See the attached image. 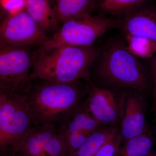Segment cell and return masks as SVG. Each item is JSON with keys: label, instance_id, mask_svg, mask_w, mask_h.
I'll return each mask as SVG.
<instances>
[{"label": "cell", "instance_id": "2e32d148", "mask_svg": "<svg viewBox=\"0 0 156 156\" xmlns=\"http://www.w3.org/2000/svg\"><path fill=\"white\" fill-rule=\"evenodd\" d=\"M154 140L148 128L144 133L125 141L120 147L117 156H147L151 153Z\"/></svg>", "mask_w": 156, "mask_h": 156}, {"label": "cell", "instance_id": "ba28073f", "mask_svg": "<svg viewBox=\"0 0 156 156\" xmlns=\"http://www.w3.org/2000/svg\"><path fill=\"white\" fill-rule=\"evenodd\" d=\"M117 28L125 37L142 38L156 48V8L147 4L118 17Z\"/></svg>", "mask_w": 156, "mask_h": 156}, {"label": "cell", "instance_id": "7402d4cb", "mask_svg": "<svg viewBox=\"0 0 156 156\" xmlns=\"http://www.w3.org/2000/svg\"><path fill=\"white\" fill-rule=\"evenodd\" d=\"M151 71L153 79L152 109L156 108V53L151 64Z\"/></svg>", "mask_w": 156, "mask_h": 156}, {"label": "cell", "instance_id": "7a4b0ae2", "mask_svg": "<svg viewBox=\"0 0 156 156\" xmlns=\"http://www.w3.org/2000/svg\"><path fill=\"white\" fill-rule=\"evenodd\" d=\"M95 76L103 83L144 94L149 88L148 76L139 57L120 39H112L98 52Z\"/></svg>", "mask_w": 156, "mask_h": 156}, {"label": "cell", "instance_id": "5bb4252c", "mask_svg": "<svg viewBox=\"0 0 156 156\" xmlns=\"http://www.w3.org/2000/svg\"><path fill=\"white\" fill-rule=\"evenodd\" d=\"M101 126L89 112L86 98L76 111L69 122L64 127L58 129V131L62 134L82 131L92 134Z\"/></svg>", "mask_w": 156, "mask_h": 156}, {"label": "cell", "instance_id": "3957f363", "mask_svg": "<svg viewBox=\"0 0 156 156\" xmlns=\"http://www.w3.org/2000/svg\"><path fill=\"white\" fill-rule=\"evenodd\" d=\"M98 51L93 45L62 46L47 53H34L31 80L58 82L86 80L91 83L90 73Z\"/></svg>", "mask_w": 156, "mask_h": 156}, {"label": "cell", "instance_id": "8fae6325", "mask_svg": "<svg viewBox=\"0 0 156 156\" xmlns=\"http://www.w3.org/2000/svg\"><path fill=\"white\" fill-rule=\"evenodd\" d=\"M30 130L36 136L46 156H67L66 147L58 129L51 125H33Z\"/></svg>", "mask_w": 156, "mask_h": 156}, {"label": "cell", "instance_id": "6da1fadb", "mask_svg": "<svg viewBox=\"0 0 156 156\" xmlns=\"http://www.w3.org/2000/svg\"><path fill=\"white\" fill-rule=\"evenodd\" d=\"M32 80L22 94L29 108L33 125H51L59 129L69 122L87 98L91 83Z\"/></svg>", "mask_w": 156, "mask_h": 156}, {"label": "cell", "instance_id": "4fadbf2b", "mask_svg": "<svg viewBox=\"0 0 156 156\" xmlns=\"http://www.w3.org/2000/svg\"><path fill=\"white\" fill-rule=\"evenodd\" d=\"M98 0H54L59 23L73 18L91 14L96 9Z\"/></svg>", "mask_w": 156, "mask_h": 156}, {"label": "cell", "instance_id": "9a60e30c", "mask_svg": "<svg viewBox=\"0 0 156 156\" xmlns=\"http://www.w3.org/2000/svg\"><path fill=\"white\" fill-rule=\"evenodd\" d=\"M119 132V130L115 125L101 126L89 136L75 156H94Z\"/></svg>", "mask_w": 156, "mask_h": 156}, {"label": "cell", "instance_id": "e0dca14e", "mask_svg": "<svg viewBox=\"0 0 156 156\" xmlns=\"http://www.w3.org/2000/svg\"><path fill=\"white\" fill-rule=\"evenodd\" d=\"M149 0H98L96 8L101 15L119 17L147 4Z\"/></svg>", "mask_w": 156, "mask_h": 156}, {"label": "cell", "instance_id": "d6986e66", "mask_svg": "<svg viewBox=\"0 0 156 156\" xmlns=\"http://www.w3.org/2000/svg\"><path fill=\"white\" fill-rule=\"evenodd\" d=\"M58 133L64 140L67 156H75L91 134L82 131H74L64 134Z\"/></svg>", "mask_w": 156, "mask_h": 156}, {"label": "cell", "instance_id": "8992f818", "mask_svg": "<svg viewBox=\"0 0 156 156\" xmlns=\"http://www.w3.org/2000/svg\"><path fill=\"white\" fill-rule=\"evenodd\" d=\"M34 61L28 47L0 44V90L23 94L31 82Z\"/></svg>", "mask_w": 156, "mask_h": 156}, {"label": "cell", "instance_id": "52a82bcc", "mask_svg": "<svg viewBox=\"0 0 156 156\" xmlns=\"http://www.w3.org/2000/svg\"><path fill=\"white\" fill-rule=\"evenodd\" d=\"M48 37L25 9L8 14L0 25V44L21 48L40 46Z\"/></svg>", "mask_w": 156, "mask_h": 156}, {"label": "cell", "instance_id": "277c9868", "mask_svg": "<svg viewBox=\"0 0 156 156\" xmlns=\"http://www.w3.org/2000/svg\"><path fill=\"white\" fill-rule=\"evenodd\" d=\"M32 126L30 110L23 95L0 90L1 156L17 153Z\"/></svg>", "mask_w": 156, "mask_h": 156}, {"label": "cell", "instance_id": "30bf717a", "mask_svg": "<svg viewBox=\"0 0 156 156\" xmlns=\"http://www.w3.org/2000/svg\"><path fill=\"white\" fill-rule=\"evenodd\" d=\"M140 93L128 92L125 96L124 110L119 130L122 140L140 135L147 129L146 105Z\"/></svg>", "mask_w": 156, "mask_h": 156}, {"label": "cell", "instance_id": "9c48e42d", "mask_svg": "<svg viewBox=\"0 0 156 156\" xmlns=\"http://www.w3.org/2000/svg\"><path fill=\"white\" fill-rule=\"evenodd\" d=\"M86 101L90 113L101 126L115 125L119 119V105L109 89L97 87L92 82Z\"/></svg>", "mask_w": 156, "mask_h": 156}, {"label": "cell", "instance_id": "44dd1931", "mask_svg": "<svg viewBox=\"0 0 156 156\" xmlns=\"http://www.w3.org/2000/svg\"><path fill=\"white\" fill-rule=\"evenodd\" d=\"M2 5L8 14H14L25 9V0H2Z\"/></svg>", "mask_w": 156, "mask_h": 156}, {"label": "cell", "instance_id": "d4e9b609", "mask_svg": "<svg viewBox=\"0 0 156 156\" xmlns=\"http://www.w3.org/2000/svg\"><path fill=\"white\" fill-rule=\"evenodd\" d=\"M154 111H155V112L156 116V108L155 109Z\"/></svg>", "mask_w": 156, "mask_h": 156}, {"label": "cell", "instance_id": "ffe728a7", "mask_svg": "<svg viewBox=\"0 0 156 156\" xmlns=\"http://www.w3.org/2000/svg\"><path fill=\"white\" fill-rule=\"evenodd\" d=\"M122 141L119 132L105 144L94 156H117Z\"/></svg>", "mask_w": 156, "mask_h": 156}, {"label": "cell", "instance_id": "7c38bea8", "mask_svg": "<svg viewBox=\"0 0 156 156\" xmlns=\"http://www.w3.org/2000/svg\"><path fill=\"white\" fill-rule=\"evenodd\" d=\"M25 10L46 33L59 23L54 0H25Z\"/></svg>", "mask_w": 156, "mask_h": 156}, {"label": "cell", "instance_id": "ac0fdd59", "mask_svg": "<svg viewBox=\"0 0 156 156\" xmlns=\"http://www.w3.org/2000/svg\"><path fill=\"white\" fill-rule=\"evenodd\" d=\"M126 37L129 50L138 57L149 58L156 53V47L147 39L131 37Z\"/></svg>", "mask_w": 156, "mask_h": 156}, {"label": "cell", "instance_id": "603a6c76", "mask_svg": "<svg viewBox=\"0 0 156 156\" xmlns=\"http://www.w3.org/2000/svg\"><path fill=\"white\" fill-rule=\"evenodd\" d=\"M9 156H26L23 155V154L21 153L17 152L16 153L12 154Z\"/></svg>", "mask_w": 156, "mask_h": 156}, {"label": "cell", "instance_id": "5b68a950", "mask_svg": "<svg viewBox=\"0 0 156 156\" xmlns=\"http://www.w3.org/2000/svg\"><path fill=\"white\" fill-rule=\"evenodd\" d=\"M116 20L103 15L87 14L69 20L40 45L37 52L47 53L62 46L85 47L94 42L108 30L116 27Z\"/></svg>", "mask_w": 156, "mask_h": 156}, {"label": "cell", "instance_id": "cb8c5ba5", "mask_svg": "<svg viewBox=\"0 0 156 156\" xmlns=\"http://www.w3.org/2000/svg\"><path fill=\"white\" fill-rule=\"evenodd\" d=\"M147 156H156V153H151L149 154Z\"/></svg>", "mask_w": 156, "mask_h": 156}]
</instances>
